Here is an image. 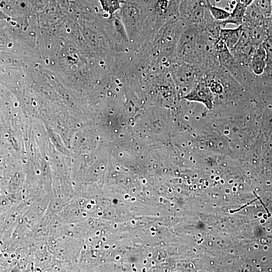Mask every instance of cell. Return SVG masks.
<instances>
[{
	"label": "cell",
	"instance_id": "1",
	"mask_svg": "<svg viewBox=\"0 0 272 272\" xmlns=\"http://www.w3.org/2000/svg\"><path fill=\"white\" fill-rule=\"evenodd\" d=\"M199 32L197 25H186L176 45V55L178 60L192 63Z\"/></svg>",
	"mask_w": 272,
	"mask_h": 272
},
{
	"label": "cell",
	"instance_id": "2",
	"mask_svg": "<svg viewBox=\"0 0 272 272\" xmlns=\"http://www.w3.org/2000/svg\"><path fill=\"white\" fill-rule=\"evenodd\" d=\"M207 10L206 0H182L179 14L186 24L197 25L203 21Z\"/></svg>",
	"mask_w": 272,
	"mask_h": 272
},
{
	"label": "cell",
	"instance_id": "3",
	"mask_svg": "<svg viewBox=\"0 0 272 272\" xmlns=\"http://www.w3.org/2000/svg\"><path fill=\"white\" fill-rule=\"evenodd\" d=\"M215 97V95L212 91L207 79L203 77L184 98L201 102L211 109L213 107Z\"/></svg>",
	"mask_w": 272,
	"mask_h": 272
},
{
	"label": "cell",
	"instance_id": "4",
	"mask_svg": "<svg viewBox=\"0 0 272 272\" xmlns=\"http://www.w3.org/2000/svg\"><path fill=\"white\" fill-rule=\"evenodd\" d=\"M123 24L128 33L133 34L138 28L140 21V11L138 8L131 4L125 3L122 8Z\"/></svg>",
	"mask_w": 272,
	"mask_h": 272
},
{
	"label": "cell",
	"instance_id": "5",
	"mask_svg": "<svg viewBox=\"0 0 272 272\" xmlns=\"http://www.w3.org/2000/svg\"><path fill=\"white\" fill-rule=\"evenodd\" d=\"M266 52L262 44L255 48L249 63L254 75L259 76L263 73L266 67Z\"/></svg>",
	"mask_w": 272,
	"mask_h": 272
},
{
	"label": "cell",
	"instance_id": "6",
	"mask_svg": "<svg viewBox=\"0 0 272 272\" xmlns=\"http://www.w3.org/2000/svg\"><path fill=\"white\" fill-rule=\"evenodd\" d=\"M266 18L257 7L253 3L246 8L242 26L245 28L265 23Z\"/></svg>",
	"mask_w": 272,
	"mask_h": 272
},
{
	"label": "cell",
	"instance_id": "7",
	"mask_svg": "<svg viewBox=\"0 0 272 272\" xmlns=\"http://www.w3.org/2000/svg\"><path fill=\"white\" fill-rule=\"evenodd\" d=\"M241 31V25L233 29L222 28L220 30L219 38L224 42L227 47L231 51L237 44Z\"/></svg>",
	"mask_w": 272,
	"mask_h": 272
},
{
	"label": "cell",
	"instance_id": "8",
	"mask_svg": "<svg viewBox=\"0 0 272 272\" xmlns=\"http://www.w3.org/2000/svg\"><path fill=\"white\" fill-rule=\"evenodd\" d=\"M246 8L237 1L236 4L232 12L230 13L229 17L223 21L220 22L222 28H225L228 24H234L237 27L241 25L243 22Z\"/></svg>",
	"mask_w": 272,
	"mask_h": 272
},
{
	"label": "cell",
	"instance_id": "9",
	"mask_svg": "<svg viewBox=\"0 0 272 272\" xmlns=\"http://www.w3.org/2000/svg\"><path fill=\"white\" fill-rule=\"evenodd\" d=\"M245 29L248 31V38L250 43L255 47L262 44L266 38V22L263 25Z\"/></svg>",
	"mask_w": 272,
	"mask_h": 272
},
{
	"label": "cell",
	"instance_id": "10",
	"mask_svg": "<svg viewBox=\"0 0 272 272\" xmlns=\"http://www.w3.org/2000/svg\"><path fill=\"white\" fill-rule=\"evenodd\" d=\"M206 2L207 8L211 15L216 20L222 22L229 17L230 13L222 8L212 5L209 0H206Z\"/></svg>",
	"mask_w": 272,
	"mask_h": 272
},
{
	"label": "cell",
	"instance_id": "11",
	"mask_svg": "<svg viewBox=\"0 0 272 272\" xmlns=\"http://www.w3.org/2000/svg\"><path fill=\"white\" fill-rule=\"evenodd\" d=\"M103 10L110 16L121 9L123 2L120 0H98Z\"/></svg>",
	"mask_w": 272,
	"mask_h": 272
},
{
	"label": "cell",
	"instance_id": "12",
	"mask_svg": "<svg viewBox=\"0 0 272 272\" xmlns=\"http://www.w3.org/2000/svg\"><path fill=\"white\" fill-rule=\"evenodd\" d=\"M253 3L262 12L265 18L270 17L272 10V0H253Z\"/></svg>",
	"mask_w": 272,
	"mask_h": 272
},
{
	"label": "cell",
	"instance_id": "13",
	"mask_svg": "<svg viewBox=\"0 0 272 272\" xmlns=\"http://www.w3.org/2000/svg\"><path fill=\"white\" fill-rule=\"evenodd\" d=\"M241 4L247 7L253 3V0H237Z\"/></svg>",
	"mask_w": 272,
	"mask_h": 272
}]
</instances>
